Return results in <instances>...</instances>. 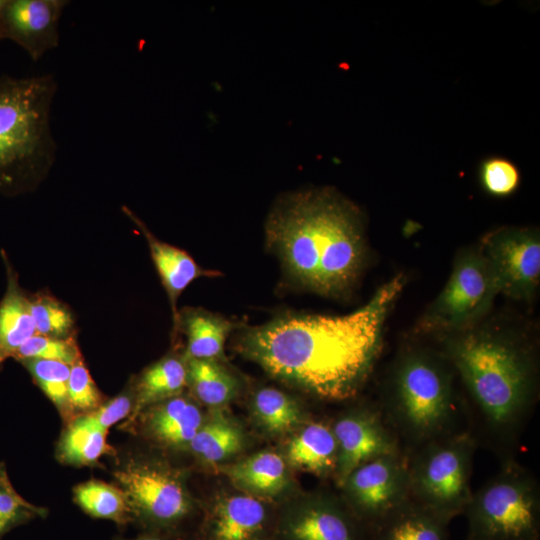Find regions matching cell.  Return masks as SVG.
<instances>
[{"instance_id":"6da1fadb","label":"cell","mask_w":540,"mask_h":540,"mask_svg":"<svg viewBox=\"0 0 540 540\" xmlns=\"http://www.w3.org/2000/svg\"><path fill=\"white\" fill-rule=\"evenodd\" d=\"M404 285L398 274L347 315H284L248 328L239 349L272 376L317 397L350 398L371 372L385 320Z\"/></svg>"},{"instance_id":"7a4b0ae2","label":"cell","mask_w":540,"mask_h":540,"mask_svg":"<svg viewBox=\"0 0 540 540\" xmlns=\"http://www.w3.org/2000/svg\"><path fill=\"white\" fill-rule=\"evenodd\" d=\"M266 239L297 284L324 296L348 292L365 262L361 211L328 187L281 197L267 218Z\"/></svg>"},{"instance_id":"3957f363","label":"cell","mask_w":540,"mask_h":540,"mask_svg":"<svg viewBox=\"0 0 540 540\" xmlns=\"http://www.w3.org/2000/svg\"><path fill=\"white\" fill-rule=\"evenodd\" d=\"M443 355L460 377L484 434L496 447L510 448L535 400L530 350L503 332L474 326L447 334Z\"/></svg>"},{"instance_id":"277c9868","label":"cell","mask_w":540,"mask_h":540,"mask_svg":"<svg viewBox=\"0 0 540 540\" xmlns=\"http://www.w3.org/2000/svg\"><path fill=\"white\" fill-rule=\"evenodd\" d=\"M453 367L443 355L413 349L395 362L382 415L408 454L432 440L466 430L464 406L455 390Z\"/></svg>"},{"instance_id":"5b68a950","label":"cell","mask_w":540,"mask_h":540,"mask_svg":"<svg viewBox=\"0 0 540 540\" xmlns=\"http://www.w3.org/2000/svg\"><path fill=\"white\" fill-rule=\"evenodd\" d=\"M58 88L53 74L0 76V192L36 188L57 152L50 114Z\"/></svg>"},{"instance_id":"8992f818","label":"cell","mask_w":540,"mask_h":540,"mask_svg":"<svg viewBox=\"0 0 540 540\" xmlns=\"http://www.w3.org/2000/svg\"><path fill=\"white\" fill-rule=\"evenodd\" d=\"M466 540H540V490L537 480L511 458L472 492L463 512Z\"/></svg>"},{"instance_id":"52a82bcc","label":"cell","mask_w":540,"mask_h":540,"mask_svg":"<svg viewBox=\"0 0 540 540\" xmlns=\"http://www.w3.org/2000/svg\"><path fill=\"white\" fill-rule=\"evenodd\" d=\"M477 445L476 436L463 430L406 454L410 499L448 521L463 514L472 495L470 482Z\"/></svg>"},{"instance_id":"ba28073f","label":"cell","mask_w":540,"mask_h":540,"mask_svg":"<svg viewBox=\"0 0 540 540\" xmlns=\"http://www.w3.org/2000/svg\"><path fill=\"white\" fill-rule=\"evenodd\" d=\"M497 294L481 248L464 249L457 254L444 288L425 311L419 328L450 334L474 327Z\"/></svg>"},{"instance_id":"9c48e42d","label":"cell","mask_w":540,"mask_h":540,"mask_svg":"<svg viewBox=\"0 0 540 540\" xmlns=\"http://www.w3.org/2000/svg\"><path fill=\"white\" fill-rule=\"evenodd\" d=\"M114 477L128 499L132 520L158 530H172L193 510L183 480L164 466L131 461L115 470Z\"/></svg>"},{"instance_id":"30bf717a","label":"cell","mask_w":540,"mask_h":540,"mask_svg":"<svg viewBox=\"0 0 540 540\" xmlns=\"http://www.w3.org/2000/svg\"><path fill=\"white\" fill-rule=\"evenodd\" d=\"M346 506L366 527L410 499L405 452L388 454L357 467L340 487Z\"/></svg>"},{"instance_id":"8fae6325","label":"cell","mask_w":540,"mask_h":540,"mask_svg":"<svg viewBox=\"0 0 540 540\" xmlns=\"http://www.w3.org/2000/svg\"><path fill=\"white\" fill-rule=\"evenodd\" d=\"M499 293L530 300L540 281V236L536 229L504 227L489 233L481 247Z\"/></svg>"},{"instance_id":"7c38bea8","label":"cell","mask_w":540,"mask_h":540,"mask_svg":"<svg viewBox=\"0 0 540 540\" xmlns=\"http://www.w3.org/2000/svg\"><path fill=\"white\" fill-rule=\"evenodd\" d=\"M332 430L338 448L334 474L339 487L360 465L380 456L404 452L381 410L350 411L335 421Z\"/></svg>"},{"instance_id":"4fadbf2b","label":"cell","mask_w":540,"mask_h":540,"mask_svg":"<svg viewBox=\"0 0 540 540\" xmlns=\"http://www.w3.org/2000/svg\"><path fill=\"white\" fill-rule=\"evenodd\" d=\"M67 0H6L0 37L19 45L33 61L59 45V23Z\"/></svg>"},{"instance_id":"5bb4252c","label":"cell","mask_w":540,"mask_h":540,"mask_svg":"<svg viewBox=\"0 0 540 540\" xmlns=\"http://www.w3.org/2000/svg\"><path fill=\"white\" fill-rule=\"evenodd\" d=\"M282 540H368L367 528L348 507L317 497L285 513L277 522Z\"/></svg>"},{"instance_id":"9a60e30c","label":"cell","mask_w":540,"mask_h":540,"mask_svg":"<svg viewBox=\"0 0 540 540\" xmlns=\"http://www.w3.org/2000/svg\"><path fill=\"white\" fill-rule=\"evenodd\" d=\"M276 526L261 499L243 494L217 500L206 513L200 540H272Z\"/></svg>"},{"instance_id":"2e32d148","label":"cell","mask_w":540,"mask_h":540,"mask_svg":"<svg viewBox=\"0 0 540 540\" xmlns=\"http://www.w3.org/2000/svg\"><path fill=\"white\" fill-rule=\"evenodd\" d=\"M122 211L138 227L147 241L152 260L169 297L174 327H176L177 300L181 293L195 279L203 276L213 277L220 273L199 267L187 252L156 238L144 222L127 206H122Z\"/></svg>"},{"instance_id":"e0dca14e","label":"cell","mask_w":540,"mask_h":540,"mask_svg":"<svg viewBox=\"0 0 540 540\" xmlns=\"http://www.w3.org/2000/svg\"><path fill=\"white\" fill-rule=\"evenodd\" d=\"M449 523L409 499L368 527V540H449Z\"/></svg>"},{"instance_id":"ac0fdd59","label":"cell","mask_w":540,"mask_h":540,"mask_svg":"<svg viewBox=\"0 0 540 540\" xmlns=\"http://www.w3.org/2000/svg\"><path fill=\"white\" fill-rule=\"evenodd\" d=\"M203 419L200 409L180 395L159 402L146 416L147 432L169 446L189 445Z\"/></svg>"},{"instance_id":"d6986e66","label":"cell","mask_w":540,"mask_h":540,"mask_svg":"<svg viewBox=\"0 0 540 540\" xmlns=\"http://www.w3.org/2000/svg\"><path fill=\"white\" fill-rule=\"evenodd\" d=\"M7 289L0 302V365L36 334L29 297L19 286L17 275L5 254Z\"/></svg>"},{"instance_id":"ffe728a7","label":"cell","mask_w":540,"mask_h":540,"mask_svg":"<svg viewBox=\"0 0 540 540\" xmlns=\"http://www.w3.org/2000/svg\"><path fill=\"white\" fill-rule=\"evenodd\" d=\"M225 472L237 488L261 500L276 497L287 484L285 461L271 451L256 453Z\"/></svg>"},{"instance_id":"44dd1931","label":"cell","mask_w":540,"mask_h":540,"mask_svg":"<svg viewBox=\"0 0 540 540\" xmlns=\"http://www.w3.org/2000/svg\"><path fill=\"white\" fill-rule=\"evenodd\" d=\"M337 451L332 427L313 422L304 426L291 439L287 447V459L298 469L325 476L335 472Z\"/></svg>"},{"instance_id":"7402d4cb","label":"cell","mask_w":540,"mask_h":540,"mask_svg":"<svg viewBox=\"0 0 540 540\" xmlns=\"http://www.w3.org/2000/svg\"><path fill=\"white\" fill-rule=\"evenodd\" d=\"M234 326L231 321L205 310L185 309L176 327H182L187 338L186 359L219 358Z\"/></svg>"},{"instance_id":"603a6c76","label":"cell","mask_w":540,"mask_h":540,"mask_svg":"<svg viewBox=\"0 0 540 540\" xmlns=\"http://www.w3.org/2000/svg\"><path fill=\"white\" fill-rule=\"evenodd\" d=\"M187 385V363L169 356L148 367L137 382L131 418L142 410L180 395Z\"/></svg>"},{"instance_id":"cb8c5ba5","label":"cell","mask_w":540,"mask_h":540,"mask_svg":"<svg viewBox=\"0 0 540 540\" xmlns=\"http://www.w3.org/2000/svg\"><path fill=\"white\" fill-rule=\"evenodd\" d=\"M107 432L97 427L87 414L71 422L58 445V457L72 465H92L109 451Z\"/></svg>"},{"instance_id":"d4e9b609","label":"cell","mask_w":540,"mask_h":540,"mask_svg":"<svg viewBox=\"0 0 540 540\" xmlns=\"http://www.w3.org/2000/svg\"><path fill=\"white\" fill-rule=\"evenodd\" d=\"M187 384L204 404L218 407L237 391V380L216 360H187Z\"/></svg>"},{"instance_id":"484cf974","label":"cell","mask_w":540,"mask_h":540,"mask_svg":"<svg viewBox=\"0 0 540 540\" xmlns=\"http://www.w3.org/2000/svg\"><path fill=\"white\" fill-rule=\"evenodd\" d=\"M74 499L84 512L94 518L125 525L132 521V512L125 493L113 485L90 480L74 488Z\"/></svg>"},{"instance_id":"4316f807","label":"cell","mask_w":540,"mask_h":540,"mask_svg":"<svg viewBox=\"0 0 540 540\" xmlns=\"http://www.w3.org/2000/svg\"><path fill=\"white\" fill-rule=\"evenodd\" d=\"M188 446L203 461L216 463L237 453L243 446V436L235 424L215 418L201 425Z\"/></svg>"},{"instance_id":"83f0119b","label":"cell","mask_w":540,"mask_h":540,"mask_svg":"<svg viewBox=\"0 0 540 540\" xmlns=\"http://www.w3.org/2000/svg\"><path fill=\"white\" fill-rule=\"evenodd\" d=\"M261 425L272 434H283L297 427L302 419L298 404L289 395L272 388L259 389L252 400Z\"/></svg>"},{"instance_id":"f1b7e54d","label":"cell","mask_w":540,"mask_h":540,"mask_svg":"<svg viewBox=\"0 0 540 540\" xmlns=\"http://www.w3.org/2000/svg\"><path fill=\"white\" fill-rule=\"evenodd\" d=\"M36 334L69 338L75 324L71 311L48 293H36L29 298Z\"/></svg>"},{"instance_id":"f546056e","label":"cell","mask_w":540,"mask_h":540,"mask_svg":"<svg viewBox=\"0 0 540 540\" xmlns=\"http://www.w3.org/2000/svg\"><path fill=\"white\" fill-rule=\"evenodd\" d=\"M21 362L30 372L36 384L62 415H71L68 405V380L71 365L59 361L40 359H29Z\"/></svg>"},{"instance_id":"4dcf8cb0","label":"cell","mask_w":540,"mask_h":540,"mask_svg":"<svg viewBox=\"0 0 540 540\" xmlns=\"http://www.w3.org/2000/svg\"><path fill=\"white\" fill-rule=\"evenodd\" d=\"M13 358L20 362L40 359L72 365L81 358V354L72 337L53 338L35 334L17 350Z\"/></svg>"},{"instance_id":"1f68e13d","label":"cell","mask_w":540,"mask_h":540,"mask_svg":"<svg viewBox=\"0 0 540 540\" xmlns=\"http://www.w3.org/2000/svg\"><path fill=\"white\" fill-rule=\"evenodd\" d=\"M43 508L25 501L12 487L3 464L0 465V538L10 529L45 515Z\"/></svg>"},{"instance_id":"d6a6232c","label":"cell","mask_w":540,"mask_h":540,"mask_svg":"<svg viewBox=\"0 0 540 540\" xmlns=\"http://www.w3.org/2000/svg\"><path fill=\"white\" fill-rule=\"evenodd\" d=\"M68 405L71 414L73 412L90 413L102 405V395L82 358L71 365L68 380Z\"/></svg>"},{"instance_id":"836d02e7","label":"cell","mask_w":540,"mask_h":540,"mask_svg":"<svg viewBox=\"0 0 540 540\" xmlns=\"http://www.w3.org/2000/svg\"><path fill=\"white\" fill-rule=\"evenodd\" d=\"M480 180L489 194L507 196L517 189L520 174L511 161L501 157H490L481 164Z\"/></svg>"},{"instance_id":"e575fe53","label":"cell","mask_w":540,"mask_h":540,"mask_svg":"<svg viewBox=\"0 0 540 540\" xmlns=\"http://www.w3.org/2000/svg\"><path fill=\"white\" fill-rule=\"evenodd\" d=\"M133 396L125 391L88 413L94 424L107 432L108 428L132 413Z\"/></svg>"},{"instance_id":"d590c367","label":"cell","mask_w":540,"mask_h":540,"mask_svg":"<svg viewBox=\"0 0 540 540\" xmlns=\"http://www.w3.org/2000/svg\"><path fill=\"white\" fill-rule=\"evenodd\" d=\"M122 540H126V539H122ZM129 540H170V539L156 533H150V534L141 535L135 539H129Z\"/></svg>"},{"instance_id":"8d00e7d4","label":"cell","mask_w":540,"mask_h":540,"mask_svg":"<svg viewBox=\"0 0 540 540\" xmlns=\"http://www.w3.org/2000/svg\"><path fill=\"white\" fill-rule=\"evenodd\" d=\"M0 41H1V38H0Z\"/></svg>"}]
</instances>
